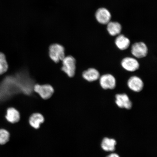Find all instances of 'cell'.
<instances>
[{
    "label": "cell",
    "instance_id": "cell-1",
    "mask_svg": "<svg viewBox=\"0 0 157 157\" xmlns=\"http://www.w3.org/2000/svg\"><path fill=\"white\" fill-rule=\"evenodd\" d=\"M62 70L69 77H73L75 74L76 61L73 56L65 57L62 60Z\"/></svg>",
    "mask_w": 157,
    "mask_h": 157
},
{
    "label": "cell",
    "instance_id": "cell-2",
    "mask_svg": "<svg viewBox=\"0 0 157 157\" xmlns=\"http://www.w3.org/2000/svg\"><path fill=\"white\" fill-rule=\"evenodd\" d=\"M49 54L50 58L56 63L62 61L65 57L64 47L58 44L51 45L49 48Z\"/></svg>",
    "mask_w": 157,
    "mask_h": 157
},
{
    "label": "cell",
    "instance_id": "cell-3",
    "mask_svg": "<svg viewBox=\"0 0 157 157\" xmlns=\"http://www.w3.org/2000/svg\"><path fill=\"white\" fill-rule=\"evenodd\" d=\"M33 89L35 92L44 99H48L52 97L54 91V88L50 84H37L34 86Z\"/></svg>",
    "mask_w": 157,
    "mask_h": 157
},
{
    "label": "cell",
    "instance_id": "cell-4",
    "mask_svg": "<svg viewBox=\"0 0 157 157\" xmlns=\"http://www.w3.org/2000/svg\"><path fill=\"white\" fill-rule=\"evenodd\" d=\"M148 48L146 44L142 42L135 43L133 44L131 52L133 56L137 58L145 57L148 54Z\"/></svg>",
    "mask_w": 157,
    "mask_h": 157
},
{
    "label": "cell",
    "instance_id": "cell-5",
    "mask_svg": "<svg viewBox=\"0 0 157 157\" xmlns=\"http://www.w3.org/2000/svg\"><path fill=\"white\" fill-rule=\"evenodd\" d=\"M100 84L104 89H113L116 85V81L113 76L107 74L104 75L100 78Z\"/></svg>",
    "mask_w": 157,
    "mask_h": 157
},
{
    "label": "cell",
    "instance_id": "cell-6",
    "mask_svg": "<svg viewBox=\"0 0 157 157\" xmlns=\"http://www.w3.org/2000/svg\"><path fill=\"white\" fill-rule=\"evenodd\" d=\"M115 103L119 107L129 109L132 107V103L125 94H117L115 96Z\"/></svg>",
    "mask_w": 157,
    "mask_h": 157
},
{
    "label": "cell",
    "instance_id": "cell-7",
    "mask_svg": "<svg viewBox=\"0 0 157 157\" xmlns=\"http://www.w3.org/2000/svg\"><path fill=\"white\" fill-rule=\"evenodd\" d=\"M122 67L128 71L133 72L138 70L139 64L137 61L134 58L127 57L123 59L121 62Z\"/></svg>",
    "mask_w": 157,
    "mask_h": 157
},
{
    "label": "cell",
    "instance_id": "cell-8",
    "mask_svg": "<svg viewBox=\"0 0 157 157\" xmlns=\"http://www.w3.org/2000/svg\"><path fill=\"white\" fill-rule=\"evenodd\" d=\"M128 86L130 89L136 92L142 91L144 87V83L140 78L136 76H133L129 78Z\"/></svg>",
    "mask_w": 157,
    "mask_h": 157
},
{
    "label": "cell",
    "instance_id": "cell-9",
    "mask_svg": "<svg viewBox=\"0 0 157 157\" xmlns=\"http://www.w3.org/2000/svg\"><path fill=\"white\" fill-rule=\"evenodd\" d=\"M96 17L98 22L102 24H107L110 22L111 15L109 12L105 8L98 9L96 13Z\"/></svg>",
    "mask_w": 157,
    "mask_h": 157
},
{
    "label": "cell",
    "instance_id": "cell-10",
    "mask_svg": "<svg viewBox=\"0 0 157 157\" xmlns=\"http://www.w3.org/2000/svg\"><path fill=\"white\" fill-rule=\"evenodd\" d=\"M83 77L89 82L96 81L100 77V74L97 70L94 68H90L83 72Z\"/></svg>",
    "mask_w": 157,
    "mask_h": 157
},
{
    "label": "cell",
    "instance_id": "cell-11",
    "mask_svg": "<svg viewBox=\"0 0 157 157\" xmlns=\"http://www.w3.org/2000/svg\"><path fill=\"white\" fill-rule=\"evenodd\" d=\"M117 141L115 139L105 137L101 143V147L103 150L107 152L113 151L115 149Z\"/></svg>",
    "mask_w": 157,
    "mask_h": 157
},
{
    "label": "cell",
    "instance_id": "cell-12",
    "mask_svg": "<svg viewBox=\"0 0 157 157\" xmlns=\"http://www.w3.org/2000/svg\"><path fill=\"white\" fill-rule=\"evenodd\" d=\"M6 117L9 122L15 123L19 121L20 115L17 110L14 108L11 107L7 109Z\"/></svg>",
    "mask_w": 157,
    "mask_h": 157
},
{
    "label": "cell",
    "instance_id": "cell-13",
    "mask_svg": "<svg viewBox=\"0 0 157 157\" xmlns=\"http://www.w3.org/2000/svg\"><path fill=\"white\" fill-rule=\"evenodd\" d=\"M44 121L43 116L39 113H35L31 116L29 119V124L34 128L38 129L40 124Z\"/></svg>",
    "mask_w": 157,
    "mask_h": 157
},
{
    "label": "cell",
    "instance_id": "cell-14",
    "mask_svg": "<svg viewBox=\"0 0 157 157\" xmlns=\"http://www.w3.org/2000/svg\"><path fill=\"white\" fill-rule=\"evenodd\" d=\"M115 43L117 48L122 50L128 48L130 44L129 39L123 35H119L117 37Z\"/></svg>",
    "mask_w": 157,
    "mask_h": 157
},
{
    "label": "cell",
    "instance_id": "cell-15",
    "mask_svg": "<svg viewBox=\"0 0 157 157\" xmlns=\"http://www.w3.org/2000/svg\"><path fill=\"white\" fill-rule=\"evenodd\" d=\"M107 29L108 32L112 36H115L120 33L121 30V25L117 22H109L108 23Z\"/></svg>",
    "mask_w": 157,
    "mask_h": 157
},
{
    "label": "cell",
    "instance_id": "cell-16",
    "mask_svg": "<svg viewBox=\"0 0 157 157\" xmlns=\"http://www.w3.org/2000/svg\"><path fill=\"white\" fill-rule=\"evenodd\" d=\"M9 68V65L5 54L0 52V75L6 73Z\"/></svg>",
    "mask_w": 157,
    "mask_h": 157
},
{
    "label": "cell",
    "instance_id": "cell-17",
    "mask_svg": "<svg viewBox=\"0 0 157 157\" xmlns=\"http://www.w3.org/2000/svg\"><path fill=\"white\" fill-rule=\"evenodd\" d=\"M10 134L4 129H0V144L3 145L6 143L9 140Z\"/></svg>",
    "mask_w": 157,
    "mask_h": 157
},
{
    "label": "cell",
    "instance_id": "cell-18",
    "mask_svg": "<svg viewBox=\"0 0 157 157\" xmlns=\"http://www.w3.org/2000/svg\"><path fill=\"white\" fill-rule=\"evenodd\" d=\"M107 157H120L118 155L115 153H113L108 155Z\"/></svg>",
    "mask_w": 157,
    "mask_h": 157
}]
</instances>
